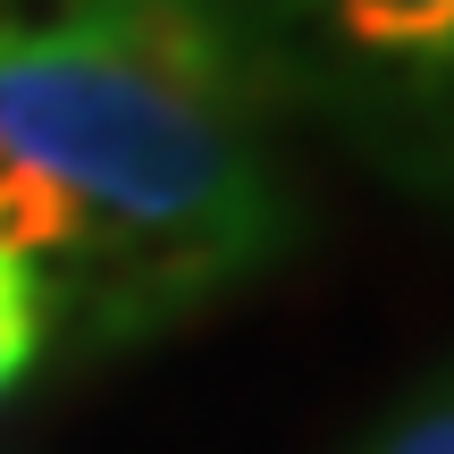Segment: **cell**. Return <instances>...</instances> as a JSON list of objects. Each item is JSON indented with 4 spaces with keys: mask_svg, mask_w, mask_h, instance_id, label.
Listing matches in <instances>:
<instances>
[{
    "mask_svg": "<svg viewBox=\"0 0 454 454\" xmlns=\"http://www.w3.org/2000/svg\"><path fill=\"white\" fill-rule=\"evenodd\" d=\"M0 160L67 185L118 236L194 244L227 270L253 253L270 219L219 101L84 34L43 51H0Z\"/></svg>",
    "mask_w": 454,
    "mask_h": 454,
    "instance_id": "obj_1",
    "label": "cell"
},
{
    "mask_svg": "<svg viewBox=\"0 0 454 454\" xmlns=\"http://www.w3.org/2000/svg\"><path fill=\"white\" fill-rule=\"evenodd\" d=\"M84 227H93V211H84L67 185L0 160V253L9 261H51V253H67Z\"/></svg>",
    "mask_w": 454,
    "mask_h": 454,
    "instance_id": "obj_2",
    "label": "cell"
},
{
    "mask_svg": "<svg viewBox=\"0 0 454 454\" xmlns=\"http://www.w3.org/2000/svg\"><path fill=\"white\" fill-rule=\"evenodd\" d=\"M337 17L371 51H454V0H337Z\"/></svg>",
    "mask_w": 454,
    "mask_h": 454,
    "instance_id": "obj_3",
    "label": "cell"
},
{
    "mask_svg": "<svg viewBox=\"0 0 454 454\" xmlns=\"http://www.w3.org/2000/svg\"><path fill=\"white\" fill-rule=\"evenodd\" d=\"M43 337H51V294H43V270L0 253V395H9L17 379L34 371Z\"/></svg>",
    "mask_w": 454,
    "mask_h": 454,
    "instance_id": "obj_4",
    "label": "cell"
},
{
    "mask_svg": "<svg viewBox=\"0 0 454 454\" xmlns=\"http://www.w3.org/2000/svg\"><path fill=\"white\" fill-rule=\"evenodd\" d=\"M379 454H454V404H438V412H421V421H404Z\"/></svg>",
    "mask_w": 454,
    "mask_h": 454,
    "instance_id": "obj_5",
    "label": "cell"
}]
</instances>
